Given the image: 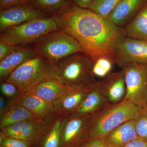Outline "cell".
Instances as JSON below:
<instances>
[{"label": "cell", "instance_id": "cell-1", "mask_svg": "<svg viewBox=\"0 0 147 147\" xmlns=\"http://www.w3.org/2000/svg\"><path fill=\"white\" fill-rule=\"evenodd\" d=\"M54 16L60 28L74 37L83 52L94 61L106 57L115 61L116 47L126 36L124 28L116 26L108 18L73 3L63 13Z\"/></svg>", "mask_w": 147, "mask_h": 147}, {"label": "cell", "instance_id": "cell-2", "mask_svg": "<svg viewBox=\"0 0 147 147\" xmlns=\"http://www.w3.org/2000/svg\"><path fill=\"white\" fill-rule=\"evenodd\" d=\"M142 108L126 99L118 103H108L91 117L90 138L103 139L119 125L135 119Z\"/></svg>", "mask_w": 147, "mask_h": 147}, {"label": "cell", "instance_id": "cell-3", "mask_svg": "<svg viewBox=\"0 0 147 147\" xmlns=\"http://www.w3.org/2000/svg\"><path fill=\"white\" fill-rule=\"evenodd\" d=\"M57 75L56 65L37 55L19 66L5 82L14 84L22 93L28 92L50 76Z\"/></svg>", "mask_w": 147, "mask_h": 147}, {"label": "cell", "instance_id": "cell-4", "mask_svg": "<svg viewBox=\"0 0 147 147\" xmlns=\"http://www.w3.org/2000/svg\"><path fill=\"white\" fill-rule=\"evenodd\" d=\"M94 62L84 52L69 55L56 64L57 76L67 86H90L97 82L92 72Z\"/></svg>", "mask_w": 147, "mask_h": 147}, {"label": "cell", "instance_id": "cell-5", "mask_svg": "<svg viewBox=\"0 0 147 147\" xmlns=\"http://www.w3.org/2000/svg\"><path fill=\"white\" fill-rule=\"evenodd\" d=\"M54 16L26 22L2 32L0 39L13 46L31 45L50 32L60 30Z\"/></svg>", "mask_w": 147, "mask_h": 147}, {"label": "cell", "instance_id": "cell-6", "mask_svg": "<svg viewBox=\"0 0 147 147\" xmlns=\"http://www.w3.org/2000/svg\"><path fill=\"white\" fill-rule=\"evenodd\" d=\"M31 45L38 55L55 64L69 55L83 52L77 40L61 29L50 32Z\"/></svg>", "mask_w": 147, "mask_h": 147}, {"label": "cell", "instance_id": "cell-7", "mask_svg": "<svg viewBox=\"0 0 147 147\" xmlns=\"http://www.w3.org/2000/svg\"><path fill=\"white\" fill-rule=\"evenodd\" d=\"M121 69L125 75V99L144 108L147 101V64L131 63Z\"/></svg>", "mask_w": 147, "mask_h": 147}, {"label": "cell", "instance_id": "cell-8", "mask_svg": "<svg viewBox=\"0 0 147 147\" xmlns=\"http://www.w3.org/2000/svg\"><path fill=\"white\" fill-rule=\"evenodd\" d=\"M91 117L75 113L66 116L59 147H78L90 139L89 129Z\"/></svg>", "mask_w": 147, "mask_h": 147}, {"label": "cell", "instance_id": "cell-9", "mask_svg": "<svg viewBox=\"0 0 147 147\" xmlns=\"http://www.w3.org/2000/svg\"><path fill=\"white\" fill-rule=\"evenodd\" d=\"M115 60L121 68L131 63L147 64V40L125 36L116 47Z\"/></svg>", "mask_w": 147, "mask_h": 147}, {"label": "cell", "instance_id": "cell-10", "mask_svg": "<svg viewBox=\"0 0 147 147\" xmlns=\"http://www.w3.org/2000/svg\"><path fill=\"white\" fill-rule=\"evenodd\" d=\"M52 16L29 3L10 7L1 11L0 32L28 21Z\"/></svg>", "mask_w": 147, "mask_h": 147}, {"label": "cell", "instance_id": "cell-11", "mask_svg": "<svg viewBox=\"0 0 147 147\" xmlns=\"http://www.w3.org/2000/svg\"><path fill=\"white\" fill-rule=\"evenodd\" d=\"M93 84L88 86H67L60 96L52 102L55 113L66 116L76 113Z\"/></svg>", "mask_w": 147, "mask_h": 147}, {"label": "cell", "instance_id": "cell-12", "mask_svg": "<svg viewBox=\"0 0 147 147\" xmlns=\"http://www.w3.org/2000/svg\"><path fill=\"white\" fill-rule=\"evenodd\" d=\"M43 123V120L36 118L12 124L1 131L6 137L26 141L32 145L39 137Z\"/></svg>", "mask_w": 147, "mask_h": 147}, {"label": "cell", "instance_id": "cell-13", "mask_svg": "<svg viewBox=\"0 0 147 147\" xmlns=\"http://www.w3.org/2000/svg\"><path fill=\"white\" fill-rule=\"evenodd\" d=\"M66 116L55 113L43 119L41 132L32 147H59L62 127Z\"/></svg>", "mask_w": 147, "mask_h": 147}, {"label": "cell", "instance_id": "cell-14", "mask_svg": "<svg viewBox=\"0 0 147 147\" xmlns=\"http://www.w3.org/2000/svg\"><path fill=\"white\" fill-rule=\"evenodd\" d=\"M102 94L109 103H116L125 100L127 89L125 75L123 69L111 72L99 81Z\"/></svg>", "mask_w": 147, "mask_h": 147}, {"label": "cell", "instance_id": "cell-15", "mask_svg": "<svg viewBox=\"0 0 147 147\" xmlns=\"http://www.w3.org/2000/svg\"><path fill=\"white\" fill-rule=\"evenodd\" d=\"M147 0H121L108 18L116 26L124 28L135 17Z\"/></svg>", "mask_w": 147, "mask_h": 147}, {"label": "cell", "instance_id": "cell-16", "mask_svg": "<svg viewBox=\"0 0 147 147\" xmlns=\"http://www.w3.org/2000/svg\"><path fill=\"white\" fill-rule=\"evenodd\" d=\"M38 55L32 45L18 47L12 53L0 61V81L5 82L19 66Z\"/></svg>", "mask_w": 147, "mask_h": 147}, {"label": "cell", "instance_id": "cell-17", "mask_svg": "<svg viewBox=\"0 0 147 147\" xmlns=\"http://www.w3.org/2000/svg\"><path fill=\"white\" fill-rule=\"evenodd\" d=\"M13 102L28 110L37 118L44 119L47 116L55 113L52 102L40 98L31 93H22Z\"/></svg>", "mask_w": 147, "mask_h": 147}, {"label": "cell", "instance_id": "cell-18", "mask_svg": "<svg viewBox=\"0 0 147 147\" xmlns=\"http://www.w3.org/2000/svg\"><path fill=\"white\" fill-rule=\"evenodd\" d=\"M135 119L119 125L103 138L102 140L107 147H124L131 141L138 139L135 129Z\"/></svg>", "mask_w": 147, "mask_h": 147}, {"label": "cell", "instance_id": "cell-19", "mask_svg": "<svg viewBox=\"0 0 147 147\" xmlns=\"http://www.w3.org/2000/svg\"><path fill=\"white\" fill-rule=\"evenodd\" d=\"M108 103L101 92L99 81H97L92 86L75 113L92 116L102 110Z\"/></svg>", "mask_w": 147, "mask_h": 147}, {"label": "cell", "instance_id": "cell-20", "mask_svg": "<svg viewBox=\"0 0 147 147\" xmlns=\"http://www.w3.org/2000/svg\"><path fill=\"white\" fill-rule=\"evenodd\" d=\"M57 75L44 79L28 92L31 93L42 99L53 102L57 99L66 89Z\"/></svg>", "mask_w": 147, "mask_h": 147}, {"label": "cell", "instance_id": "cell-21", "mask_svg": "<svg viewBox=\"0 0 147 147\" xmlns=\"http://www.w3.org/2000/svg\"><path fill=\"white\" fill-rule=\"evenodd\" d=\"M124 29L126 36L147 40V2Z\"/></svg>", "mask_w": 147, "mask_h": 147}, {"label": "cell", "instance_id": "cell-22", "mask_svg": "<svg viewBox=\"0 0 147 147\" xmlns=\"http://www.w3.org/2000/svg\"><path fill=\"white\" fill-rule=\"evenodd\" d=\"M36 118L26 108L13 102L6 111L0 116V128L1 129L21 121Z\"/></svg>", "mask_w": 147, "mask_h": 147}, {"label": "cell", "instance_id": "cell-23", "mask_svg": "<svg viewBox=\"0 0 147 147\" xmlns=\"http://www.w3.org/2000/svg\"><path fill=\"white\" fill-rule=\"evenodd\" d=\"M28 3L52 16L63 13L73 4L72 0H30Z\"/></svg>", "mask_w": 147, "mask_h": 147}, {"label": "cell", "instance_id": "cell-24", "mask_svg": "<svg viewBox=\"0 0 147 147\" xmlns=\"http://www.w3.org/2000/svg\"><path fill=\"white\" fill-rule=\"evenodd\" d=\"M115 61L106 57H100L94 61L92 67V72L95 77L105 78L111 73Z\"/></svg>", "mask_w": 147, "mask_h": 147}, {"label": "cell", "instance_id": "cell-25", "mask_svg": "<svg viewBox=\"0 0 147 147\" xmlns=\"http://www.w3.org/2000/svg\"><path fill=\"white\" fill-rule=\"evenodd\" d=\"M121 0H94L89 9L96 14L108 18Z\"/></svg>", "mask_w": 147, "mask_h": 147}, {"label": "cell", "instance_id": "cell-26", "mask_svg": "<svg viewBox=\"0 0 147 147\" xmlns=\"http://www.w3.org/2000/svg\"><path fill=\"white\" fill-rule=\"evenodd\" d=\"M135 129L138 139L147 142V110L144 107L135 118Z\"/></svg>", "mask_w": 147, "mask_h": 147}, {"label": "cell", "instance_id": "cell-27", "mask_svg": "<svg viewBox=\"0 0 147 147\" xmlns=\"http://www.w3.org/2000/svg\"><path fill=\"white\" fill-rule=\"evenodd\" d=\"M1 90L6 98L13 102L14 100L22 93L16 86L6 82H1Z\"/></svg>", "mask_w": 147, "mask_h": 147}, {"label": "cell", "instance_id": "cell-28", "mask_svg": "<svg viewBox=\"0 0 147 147\" xmlns=\"http://www.w3.org/2000/svg\"><path fill=\"white\" fill-rule=\"evenodd\" d=\"M0 146L5 147H32V144L29 142L7 137L0 144Z\"/></svg>", "mask_w": 147, "mask_h": 147}, {"label": "cell", "instance_id": "cell-29", "mask_svg": "<svg viewBox=\"0 0 147 147\" xmlns=\"http://www.w3.org/2000/svg\"><path fill=\"white\" fill-rule=\"evenodd\" d=\"M17 47L0 39V61L12 53Z\"/></svg>", "mask_w": 147, "mask_h": 147}, {"label": "cell", "instance_id": "cell-30", "mask_svg": "<svg viewBox=\"0 0 147 147\" xmlns=\"http://www.w3.org/2000/svg\"><path fill=\"white\" fill-rule=\"evenodd\" d=\"M30 0H0V9H7L10 7L28 3Z\"/></svg>", "mask_w": 147, "mask_h": 147}, {"label": "cell", "instance_id": "cell-31", "mask_svg": "<svg viewBox=\"0 0 147 147\" xmlns=\"http://www.w3.org/2000/svg\"><path fill=\"white\" fill-rule=\"evenodd\" d=\"M78 147H107L103 140L98 139H90Z\"/></svg>", "mask_w": 147, "mask_h": 147}, {"label": "cell", "instance_id": "cell-32", "mask_svg": "<svg viewBox=\"0 0 147 147\" xmlns=\"http://www.w3.org/2000/svg\"><path fill=\"white\" fill-rule=\"evenodd\" d=\"M13 102L3 96L0 97V116L3 114Z\"/></svg>", "mask_w": 147, "mask_h": 147}, {"label": "cell", "instance_id": "cell-33", "mask_svg": "<svg viewBox=\"0 0 147 147\" xmlns=\"http://www.w3.org/2000/svg\"><path fill=\"white\" fill-rule=\"evenodd\" d=\"M94 0H72L74 4L80 8L89 9Z\"/></svg>", "mask_w": 147, "mask_h": 147}, {"label": "cell", "instance_id": "cell-34", "mask_svg": "<svg viewBox=\"0 0 147 147\" xmlns=\"http://www.w3.org/2000/svg\"><path fill=\"white\" fill-rule=\"evenodd\" d=\"M124 147H147V142L137 139L131 141Z\"/></svg>", "mask_w": 147, "mask_h": 147}, {"label": "cell", "instance_id": "cell-35", "mask_svg": "<svg viewBox=\"0 0 147 147\" xmlns=\"http://www.w3.org/2000/svg\"><path fill=\"white\" fill-rule=\"evenodd\" d=\"M144 107L146 108V109L147 110V101L146 102V105H145V106H144Z\"/></svg>", "mask_w": 147, "mask_h": 147}, {"label": "cell", "instance_id": "cell-36", "mask_svg": "<svg viewBox=\"0 0 147 147\" xmlns=\"http://www.w3.org/2000/svg\"><path fill=\"white\" fill-rule=\"evenodd\" d=\"M0 147H5L3 146H0Z\"/></svg>", "mask_w": 147, "mask_h": 147}]
</instances>
